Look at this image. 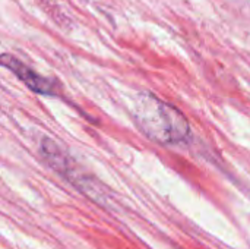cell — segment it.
I'll return each mask as SVG.
<instances>
[{
	"label": "cell",
	"instance_id": "1",
	"mask_svg": "<svg viewBox=\"0 0 250 249\" xmlns=\"http://www.w3.org/2000/svg\"><path fill=\"white\" fill-rule=\"evenodd\" d=\"M133 117L139 129L158 144L176 145L188 141L190 135V126L185 114L149 92L136 97Z\"/></svg>",
	"mask_w": 250,
	"mask_h": 249
},
{
	"label": "cell",
	"instance_id": "2",
	"mask_svg": "<svg viewBox=\"0 0 250 249\" xmlns=\"http://www.w3.org/2000/svg\"><path fill=\"white\" fill-rule=\"evenodd\" d=\"M0 62L6 69H9L12 73H15L31 91L41 94V95H56L57 94L56 82H53L51 79H48L45 76H41L34 69H31L28 65L22 63L18 57L4 53L0 57Z\"/></svg>",
	"mask_w": 250,
	"mask_h": 249
}]
</instances>
